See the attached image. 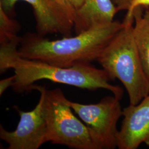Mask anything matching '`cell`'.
<instances>
[{
    "mask_svg": "<svg viewBox=\"0 0 149 149\" xmlns=\"http://www.w3.org/2000/svg\"><path fill=\"white\" fill-rule=\"evenodd\" d=\"M124 26L113 21L97 26L74 37L50 40L37 33L28 32L21 38L19 55L63 68H70L97 61L102 52Z\"/></svg>",
    "mask_w": 149,
    "mask_h": 149,
    "instance_id": "obj_2",
    "label": "cell"
},
{
    "mask_svg": "<svg viewBox=\"0 0 149 149\" xmlns=\"http://www.w3.org/2000/svg\"><path fill=\"white\" fill-rule=\"evenodd\" d=\"M16 79L15 74L10 76L9 77L6 78L5 79L0 81V95H2L5 92V91L8 89L10 87H12L15 80Z\"/></svg>",
    "mask_w": 149,
    "mask_h": 149,
    "instance_id": "obj_13",
    "label": "cell"
},
{
    "mask_svg": "<svg viewBox=\"0 0 149 149\" xmlns=\"http://www.w3.org/2000/svg\"><path fill=\"white\" fill-rule=\"evenodd\" d=\"M118 12L112 0H85L76 11L74 29L76 34L93 27L111 23Z\"/></svg>",
    "mask_w": 149,
    "mask_h": 149,
    "instance_id": "obj_9",
    "label": "cell"
},
{
    "mask_svg": "<svg viewBox=\"0 0 149 149\" xmlns=\"http://www.w3.org/2000/svg\"><path fill=\"white\" fill-rule=\"evenodd\" d=\"M61 3H63L64 5L70 11H71V12H72L75 16L76 14V11L74 10V8L72 7V6L70 4L69 0H59Z\"/></svg>",
    "mask_w": 149,
    "mask_h": 149,
    "instance_id": "obj_16",
    "label": "cell"
},
{
    "mask_svg": "<svg viewBox=\"0 0 149 149\" xmlns=\"http://www.w3.org/2000/svg\"><path fill=\"white\" fill-rule=\"evenodd\" d=\"M124 26L102 52L97 61L112 80L118 79L128 93L130 104H136L149 95V79L133 34L134 21Z\"/></svg>",
    "mask_w": 149,
    "mask_h": 149,
    "instance_id": "obj_3",
    "label": "cell"
},
{
    "mask_svg": "<svg viewBox=\"0 0 149 149\" xmlns=\"http://www.w3.org/2000/svg\"><path fill=\"white\" fill-rule=\"evenodd\" d=\"M18 1L26 2L32 6L38 34L71 36L75 16L59 0H0V7L10 16Z\"/></svg>",
    "mask_w": 149,
    "mask_h": 149,
    "instance_id": "obj_6",
    "label": "cell"
},
{
    "mask_svg": "<svg viewBox=\"0 0 149 149\" xmlns=\"http://www.w3.org/2000/svg\"><path fill=\"white\" fill-rule=\"evenodd\" d=\"M68 103L88 128L97 149L117 148V123L123 116L119 99L108 96L96 104H84L69 100Z\"/></svg>",
    "mask_w": 149,
    "mask_h": 149,
    "instance_id": "obj_5",
    "label": "cell"
},
{
    "mask_svg": "<svg viewBox=\"0 0 149 149\" xmlns=\"http://www.w3.org/2000/svg\"><path fill=\"white\" fill-rule=\"evenodd\" d=\"M118 11H128L133 0H112Z\"/></svg>",
    "mask_w": 149,
    "mask_h": 149,
    "instance_id": "obj_14",
    "label": "cell"
},
{
    "mask_svg": "<svg viewBox=\"0 0 149 149\" xmlns=\"http://www.w3.org/2000/svg\"><path fill=\"white\" fill-rule=\"evenodd\" d=\"M43 98V111L47 126L46 141L74 149H97L85 123L76 117L69 100L59 88L47 90L34 85Z\"/></svg>",
    "mask_w": 149,
    "mask_h": 149,
    "instance_id": "obj_4",
    "label": "cell"
},
{
    "mask_svg": "<svg viewBox=\"0 0 149 149\" xmlns=\"http://www.w3.org/2000/svg\"><path fill=\"white\" fill-rule=\"evenodd\" d=\"M69 1L75 11H76L82 6L85 0H69Z\"/></svg>",
    "mask_w": 149,
    "mask_h": 149,
    "instance_id": "obj_15",
    "label": "cell"
},
{
    "mask_svg": "<svg viewBox=\"0 0 149 149\" xmlns=\"http://www.w3.org/2000/svg\"><path fill=\"white\" fill-rule=\"evenodd\" d=\"M138 7H142L144 8H149V0H133L127 11V13L124 19L127 20H134V10Z\"/></svg>",
    "mask_w": 149,
    "mask_h": 149,
    "instance_id": "obj_12",
    "label": "cell"
},
{
    "mask_svg": "<svg viewBox=\"0 0 149 149\" xmlns=\"http://www.w3.org/2000/svg\"><path fill=\"white\" fill-rule=\"evenodd\" d=\"M138 7L133 11L135 23L133 34L142 60L145 73L149 79V8Z\"/></svg>",
    "mask_w": 149,
    "mask_h": 149,
    "instance_id": "obj_10",
    "label": "cell"
},
{
    "mask_svg": "<svg viewBox=\"0 0 149 149\" xmlns=\"http://www.w3.org/2000/svg\"><path fill=\"white\" fill-rule=\"evenodd\" d=\"M10 16L0 7V44L8 43L19 37L17 34L20 26Z\"/></svg>",
    "mask_w": 149,
    "mask_h": 149,
    "instance_id": "obj_11",
    "label": "cell"
},
{
    "mask_svg": "<svg viewBox=\"0 0 149 149\" xmlns=\"http://www.w3.org/2000/svg\"><path fill=\"white\" fill-rule=\"evenodd\" d=\"M123 117L118 148L136 149L143 144L149 146V95L138 104L123 108Z\"/></svg>",
    "mask_w": 149,
    "mask_h": 149,
    "instance_id": "obj_8",
    "label": "cell"
},
{
    "mask_svg": "<svg viewBox=\"0 0 149 149\" xmlns=\"http://www.w3.org/2000/svg\"><path fill=\"white\" fill-rule=\"evenodd\" d=\"M21 38L0 46L1 74L10 69L14 70L16 79L12 88L17 93L29 92L36 82L47 80L89 91L104 89L118 99L122 98V88L110 83L113 80L106 71L91 64L63 68L22 58L18 52Z\"/></svg>",
    "mask_w": 149,
    "mask_h": 149,
    "instance_id": "obj_1",
    "label": "cell"
},
{
    "mask_svg": "<svg viewBox=\"0 0 149 149\" xmlns=\"http://www.w3.org/2000/svg\"><path fill=\"white\" fill-rule=\"evenodd\" d=\"M19 116L15 130L9 132L0 126V138L8 145V149H38L47 143V126L43 111V98L31 111L13 107Z\"/></svg>",
    "mask_w": 149,
    "mask_h": 149,
    "instance_id": "obj_7",
    "label": "cell"
}]
</instances>
